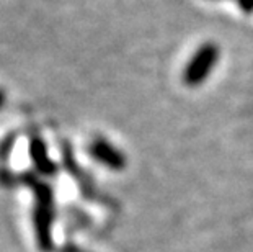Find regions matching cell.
I'll use <instances>...</instances> for the list:
<instances>
[{"instance_id": "1", "label": "cell", "mask_w": 253, "mask_h": 252, "mask_svg": "<svg viewBox=\"0 0 253 252\" xmlns=\"http://www.w3.org/2000/svg\"><path fill=\"white\" fill-rule=\"evenodd\" d=\"M18 182L28 185L35 194V228L38 246L42 252L52 249V221H54V192L52 187L40 179L36 172H23Z\"/></svg>"}, {"instance_id": "2", "label": "cell", "mask_w": 253, "mask_h": 252, "mask_svg": "<svg viewBox=\"0 0 253 252\" xmlns=\"http://www.w3.org/2000/svg\"><path fill=\"white\" fill-rule=\"evenodd\" d=\"M220 48L217 43L206 41L193 52V56L188 59L185 69H183L181 79L186 87L196 89L209 79L214 67L219 64Z\"/></svg>"}, {"instance_id": "3", "label": "cell", "mask_w": 253, "mask_h": 252, "mask_svg": "<svg viewBox=\"0 0 253 252\" xmlns=\"http://www.w3.org/2000/svg\"><path fill=\"white\" fill-rule=\"evenodd\" d=\"M88 154L95 162L110 170H123L126 167V155L103 136H96L88 144Z\"/></svg>"}, {"instance_id": "4", "label": "cell", "mask_w": 253, "mask_h": 252, "mask_svg": "<svg viewBox=\"0 0 253 252\" xmlns=\"http://www.w3.org/2000/svg\"><path fill=\"white\" fill-rule=\"evenodd\" d=\"M28 152L30 159L33 162V169L38 175L42 177H54L57 174V164L51 159L49 152H47V144L41 135L33 133L30 136L28 143Z\"/></svg>"}, {"instance_id": "5", "label": "cell", "mask_w": 253, "mask_h": 252, "mask_svg": "<svg viewBox=\"0 0 253 252\" xmlns=\"http://www.w3.org/2000/svg\"><path fill=\"white\" fill-rule=\"evenodd\" d=\"M62 157H64V167H66L67 172L71 174L72 179H75L79 182L80 190H82L84 197H93V184H91V180L88 179V175H85L82 167L77 164L72 149H71V146H69L67 143L64 144Z\"/></svg>"}, {"instance_id": "6", "label": "cell", "mask_w": 253, "mask_h": 252, "mask_svg": "<svg viewBox=\"0 0 253 252\" xmlns=\"http://www.w3.org/2000/svg\"><path fill=\"white\" fill-rule=\"evenodd\" d=\"M235 2L239 5L242 13H245V15L253 13V0H235Z\"/></svg>"}, {"instance_id": "7", "label": "cell", "mask_w": 253, "mask_h": 252, "mask_svg": "<svg viewBox=\"0 0 253 252\" xmlns=\"http://www.w3.org/2000/svg\"><path fill=\"white\" fill-rule=\"evenodd\" d=\"M13 143H15V136H13V135H10V136L3 141V144H2V151H0V154H2L3 157H5V155H8V154H10V151H12Z\"/></svg>"}, {"instance_id": "8", "label": "cell", "mask_w": 253, "mask_h": 252, "mask_svg": "<svg viewBox=\"0 0 253 252\" xmlns=\"http://www.w3.org/2000/svg\"><path fill=\"white\" fill-rule=\"evenodd\" d=\"M62 252H85V251L77 248V246H66V248L62 249Z\"/></svg>"}, {"instance_id": "9", "label": "cell", "mask_w": 253, "mask_h": 252, "mask_svg": "<svg viewBox=\"0 0 253 252\" xmlns=\"http://www.w3.org/2000/svg\"><path fill=\"white\" fill-rule=\"evenodd\" d=\"M5 101H7V95H5V92H3V89H2V87H0V110H2V108H3Z\"/></svg>"}]
</instances>
